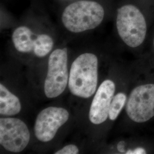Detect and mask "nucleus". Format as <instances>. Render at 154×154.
Masks as SVG:
<instances>
[{"mask_svg":"<svg viewBox=\"0 0 154 154\" xmlns=\"http://www.w3.org/2000/svg\"><path fill=\"white\" fill-rule=\"evenodd\" d=\"M105 9L99 3L80 0L67 6L62 14L63 26L72 33H78L98 27L103 21Z\"/></svg>","mask_w":154,"mask_h":154,"instance_id":"obj_1","label":"nucleus"},{"mask_svg":"<svg viewBox=\"0 0 154 154\" xmlns=\"http://www.w3.org/2000/svg\"><path fill=\"white\" fill-rule=\"evenodd\" d=\"M98 58L92 53L79 55L72 63L69 88L72 94L88 98L95 93L98 84Z\"/></svg>","mask_w":154,"mask_h":154,"instance_id":"obj_2","label":"nucleus"},{"mask_svg":"<svg viewBox=\"0 0 154 154\" xmlns=\"http://www.w3.org/2000/svg\"><path fill=\"white\" fill-rule=\"evenodd\" d=\"M116 25L119 35L127 46L137 48L144 41L146 21L137 6L128 4L119 8L117 11Z\"/></svg>","mask_w":154,"mask_h":154,"instance_id":"obj_3","label":"nucleus"},{"mask_svg":"<svg viewBox=\"0 0 154 154\" xmlns=\"http://www.w3.org/2000/svg\"><path fill=\"white\" fill-rule=\"evenodd\" d=\"M67 51L66 48L54 50L50 55L44 91L49 98H54L63 93L69 82Z\"/></svg>","mask_w":154,"mask_h":154,"instance_id":"obj_4","label":"nucleus"},{"mask_svg":"<svg viewBox=\"0 0 154 154\" xmlns=\"http://www.w3.org/2000/svg\"><path fill=\"white\" fill-rule=\"evenodd\" d=\"M127 114L134 122L143 123L154 116V84L134 88L127 102Z\"/></svg>","mask_w":154,"mask_h":154,"instance_id":"obj_5","label":"nucleus"},{"mask_svg":"<svg viewBox=\"0 0 154 154\" xmlns=\"http://www.w3.org/2000/svg\"><path fill=\"white\" fill-rule=\"evenodd\" d=\"M11 39L16 49L22 53L33 52L37 57L42 58L48 55L54 46L52 38L48 34H35L30 29L25 26L16 28Z\"/></svg>","mask_w":154,"mask_h":154,"instance_id":"obj_6","label":"nucleus"},{"mask_svg":"<svg viewBox=\"0 0 154 154\" xmlns=\"http://www.w3.org/2000/svg\"><path fill=\"white\" fill-rule=\"evenodd\" d=\"M30 134L26 125L14 118L0 119V144L6 150L20 152L29 143Z\"/></svg>","mask_w":154,"mask_h":154,"instance_id":"obj_7","label":"nucleus"},{"mask_svg":"<svg viewBox=\"0 0 154 154\" xmlns=\"http://www.w3.org/2000/svg\"><path fill=\"white\" fill-rule=\"evenodd\" d=\"M69 118V112L63 108L52 106L45 109L39 113L35 120L34 131L36 138L42 142L51 140Z\"/></svg>","mask_w":154,"mask_h":154,"instance_id":"obj_8","label":"nucleus"},{"mask_svg":"<svg viewBox=\"0 0 154 154\" xmlns=\"http://www.w3.org/2000/svg\"><path fill=\"white\" fill-rule=\"evenodd\" d=\"M115 90L116 85L112 81L107 79L101 83L90 108L89 119L92 123L100 125L107 120Z\"/></svg>","mask_w":154,"mask_h":154,"instance_id":"obj_9","label":"nucleus"},{"mask_svg":"<svg viewBox=\"0 0 154 154\" xmlns=\"http://www.w3.org/2000/svg\"><path fill=\"white\" fill-rule=\"evenodd\" d=\"M21 110L20 99L0 84V114L1 116H15Z\"/></svg>","mask_w":154,"mask_h":154,"instance_id":"obj_10","label":"nucleus"},{"mask_svg":"<svg viewBox=\"0 0 154 154\" xmlns=\"http://www.w3.org/2000/svg\"><path fill=\"white\" fill-rule=\"evenodd\" d=\"M126 95L122 93L117 94L113 97L109 112V117L110 120L114 121L117 118L126 104Z\"/></svg>","mask_w":154,"mask_h":154,"instance_id":"obj_11","label":"nucleus"},{"mask_svg":"<svg viewBox=\"0 0 154 154\" xmlns=\"http://www.w3.org/2000/svg\"><path fill=\"white\" fill-rule=\"evenodd\" d=\"M79 153V149L75 145L69 144L57 151L55 154H77Z\"/></svg>","mask_w":154,"mask_h":154,"instance_id":"obj_12","label":"nucleus"},{"mask_svg":"<svg viewBox=\"0 0 154 154\" xmlns=\"http://www.w3.org/2000/svg\"><path fill=\"white\" fill-rule=\"evenodd\" d=\"M127 154H146V151L142 147H138L134 150H128L126 152Z\"/></svg>","mask_w":154,"mask_h":154,"instance_id":"obj_13","label":"nucleus"},{"mask_svg":"<svg viewBox=\"0 0 154 154\" xmlns=\"http://www.w3.org/2000/svg\"><path fill=\"white\" fill-rule=\"evenodd\" d=\"M118 149L121 152H125V142H121L118 143Z\"/></svg>","mask_w":154,"mask_h":154,"instance_id":"obj_14","label":"nucleus"},{"mask_svg":"<svg viewBox=\"0 0 154 154\" xmlns=\"http://www.w3.org/2000/svg\"></svg>","mask_w":154,"mask_h":154,"instance_id":"obj_15","label":"nucleus"}]
</instances>
